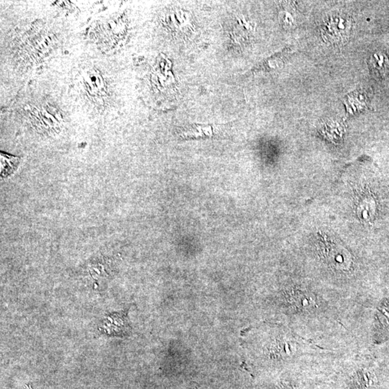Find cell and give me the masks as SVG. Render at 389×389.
Instances as JSON below:
<instances>
[{
  "instance_id": "obj_1",
  "label": "cell",
  "mask_w": 389,
  "mask_h": 389,
  "mask_svg": "<svg viewBox=\"0 0 389 389\" xmlns=\"http://www.w3.org/2000/svg\"><path fill=\"white\" fill-rule=\"evenodd\" d=\"M352 19L342 13H334L325 19L321 26V35L330 44H344L348 39L352 29Z\"/></svg>"
},
{
  "instance_id": "obj_2",
  "label": "cell",
  "mask_w": 389,
  "mask_h": 389,
  "mask_svg": "<svg viewBox=\"0 0 389 389\" xmlns=\"http://www.w3.org/2000/svg\"><path fill=\"white\" fill-rule=\"evenodd\" d=\"M101 330L108 335H124L130 331V327L125 315L113 314L103 321Z\"/></svg>"
},
{
  "instance_id": "obj_3",
  "label": "cell",
  "mask_w": 389,
  "mask_h": 389,
  "mask_svg": "<svg viewBox=\"0 0 389 389\" xmlns=\"http://www.w3.org/2000/svg\"><path fill=\"white\" fill-rule=\"evenodd\" d=\"M368 66L372 75L378 80H383L389 74V59L383 52H377L372 55L368 60Z\"/></svg>"
},
{
  "instance_id": "obj_4",
  "label": "cell",
  "mask_w": 389,
  "mask_h": 389,
  "mask_svg": "<svg viewBox=\"0 0 389 389\" xmlns=\"http://www.w3.org/2000/svg\"><path fill=\"white\" fill-rule=\"evenodd\" d=\"M212 134V127L201 126V125L187 127V128L182 129L179 132V135L183 139L211 137Z\"/></svg>"
},
{
  "instance_id": "obj_5",
  "label": "cell",
  "mask_w": 389,
  "mask_h": 389,
  "mask_svg": "<svg viewBox=\"0 0 389 389\" xmlns=\"http://www.w3.org/2000/svg\"><path fill=\"white\" fill-rule=\"evenodd\" d=\"M19 164V159L14 156L1 154V175L6 177L16 170Z\"/></svg>"
}]
</instances>
